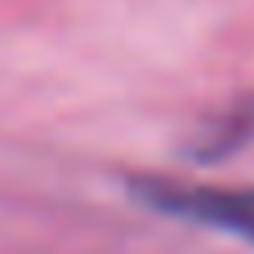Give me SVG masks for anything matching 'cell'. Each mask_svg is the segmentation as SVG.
Returning a JSON list of instances; mask_svg holds the SVG:
<instances>
[{"mask_svg":"<svg viewBox=\"0 0 254 254\" xmlns=\"http://www.w3.org/2000/svg\"><path fill=\"white\" fill-rule=\"evenodd\" d=\"M138 196L147 205H156L161 214L223 228V232L254 241V188L228 192V188H192V183H174V179H147V183H138Z\"/></svg>","mask_w":254,"mask_h":254,"instance_id":"obj_1","label":"cell"}]
</instances>
